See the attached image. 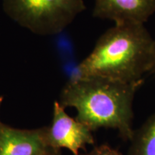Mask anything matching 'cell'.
I'll list each match as a JSON object with an SVG mask.
<instances>
[{"label":"cell","instance_id":"cell-11","mask_svg":"<svg viewBox=\"0 0 155 155\" xmlns=\"http://www.w3.org/2000/svg\"><path fill=\"white\" fill-rule=\"evenodd\" d=\"M53 155H62V153H61V151H60V152L55 153V154H53Z\"/></svg>","mask_w":155,"mask_h":155},{"label":"cell","instance_id":"cell-9","mask_svg":"<svg viewBox=\"0 0 155 155\" xmlns=\"http://www.w3.org/2000/svg\"><path fill=\"white\" fill-rule=\"evenodd\" d=\"M150 73H152V74L155 75V53H154V64H153V67L152 71H151Z\"/></svg>","mask_w":155,"mask_h":155},{"label":"cell","instance_id":"cell-7","mask_svg":"<svg viewBox=\"0 0 155 155\" xmlns=\"http://www.w3.org/2000/svg\"><path fill=\"white\" fill-rule=\"evenodd\" d=\"M129 155H155V114L134 131Z\"/></svg>","mask_w":155,"mask_h":155},{"label":"cell","instance_id":"cell-2","mask_svg":"<svg viewBox=\"0 0 155 155\" xmlns=\"http://www.w3.org/2000/svg\"><path fill=\"white\" fill-rule=\"evenodd\" d=\"M155 40L144 24H115L78 63V77L98 76L125 83L144 80L154 64Z\"/></svg>","mask_w":155,"mask_h":155},{"label":"cell","instance_id":"cell-8","mask_svg":"<svg viewBox=\"0 0 155 155\" xmlns=\"http://www.w3.org/2000/svg\"><path fill=\"white\" fill-rule=\"evenodd\" d=\"M83 155H122V154L109 145L103 144L94 147L91 151Z\"/></svg>","mask_w":155,"mask_h":155},{"label":"cell","instance_id":"cell-5","mask_svg":"<svg viewBox=\"0 0 155 155\" xmlns=\"http://www.w3.org/2000/svg\"><path fill=\"white\" fill-rule=\"evenodd\" d=\"M48 129H19L0 121V155H53L60 152L50 144Z\"/></svg>","mask_w":155,"mask_h":155},{"label":"cell","instance_id":"cell-3","mask_svg":"<svg viewBox=\"0 0 155 155\" xmlns=\"http://www.w3.org/2000/svg\"><path fill=\"white\" fill-rule=\"evenodd\" d=\"M5 12L40 35L61 33L86 9L83 0H2Z\"/></svg>","mask_w":155,"mask_h":155},{"label":"cell","instance_id":"cell-6","mask_svg":"<svg viewBox=\"0 0 155 155\" xmlns=\"http://www.w3.org/2000/svg\"><path fill=\"white\" fill-rule=\"evenodd\" d=\"M155 13V0H95L93 17L115 24H144Z\"/></svg>","mask_w":155,"mask_h":155},{"label":"cell","instance_id":"cell-4","mask_svg":"<svg viewBox=\"0 0 155 155\" xmlns=\"http://www.w3.org/2000/svg\"><path fill=\"white\" fill-rule=\"evenodd\" d=\"M58 101L54 102L52 124L48 127V139L55 149L66 148L73 155H79L80 149L95 143L93 131L86 126L68 115Z\"/></svg>","mask_w":155,"mask_h":155},{"label":"cell","instance_id":"cell-1","mask_svg":"<svg viewBox=\"0 0 155 155\" xmlns=\"http://www.w3.org/2000/svg\"><path fill=\"white\" fill-rule=\"evenodd\" d=\"M144 80L125 83L104 77H79L70 79L62 90V107H73L75 119L92 131L116 129L124 141H130L133 129V102Z\"/></svg>","mask_w":155,"mask_h":155},{"label":"cell","instance_id":"cell-10","mask_svg":"<svg viewBox=\"0 0 155 155\" xmlns=\"http://www.w3.org/2000/svg\"><path fill=\"white\" fill-rule=\"evenodd\" d=\"M3 100H4V98H3V97H2V96H0V106H1L2 104Z\"/></svg>","mask_w":155,"mask_h":155}]
</instances>
